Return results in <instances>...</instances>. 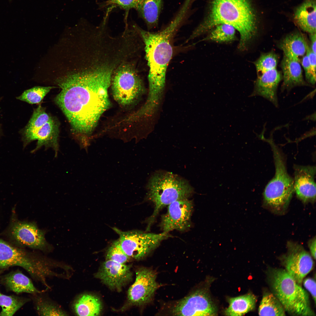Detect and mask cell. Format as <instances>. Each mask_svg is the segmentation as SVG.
Returning <instances> with one entry per match:
<instances>
[{
	"instance_id": "cell-1",
	"label": "cell",
	"mask_w": 316,
	"mask_h": 316,
	"mask_svg": "<svg viewBox=\"0 0 316 316\" xmlns=\"http://www.w3.org/2000/svg\"><path fill=\"white\" fill-rule=\"evenodd\" d=\"M87 66L81 71L57 80L61 90L54 99L80 146L89 143L90 135L110 106L108 90L116 69L98 57L88 60Z\"/></svg>"
},
{
	"instance_id": "cell-2",
	"label": "cell",
	"mask_w": 316,
	"mask_h": 316,
	"mask_svg": "<svg viewBox=\"0 0 316 316\" xmlns=\"http://www.w3.org/2000/svg\"><path fill=\"white\" fill-rule=\"evenodd\" d=\"M188 16L185 9H180L166 28L156 32L133 25L145 44V56L149 68L148 79L149 96L151 97H157L164 90L167 66L173 54L172 39Z\"/></svg>"
},
{
	"instance_id": "cell-3",
	"label": "cell",
	"mask_w": 316,
	"mask_h": 316,
	"mask_svg": "<svg viewBox=\"0 0 316 316\" xmlns=\"http://www.w3.org/2000/svg\"><path fill=\"white\" fill-rule=\"evenodd\" d=\"M206 17L193 31L188 40L200 36L216 26L226 24L239 32L238 48L245 50L257 30L256 16L250 0H208Z\"/></svg>"
},
{
	"instance_id": "cell-4",
	"label": "cell",
	"mask_w": 316,
	"mask_h": 316,
	"mask_svg": "<svg viewBox=\"0 0 316 316\" xmlns=\"http://www.w3.org/2000/svg\"><path fill=\"white\" fill-rule=\"evenodd\" d=\"M147 188V198L154 206L153 213L148 220L147 231L149 230L163 207L175 201L188 198L194 192L193 188L186 181L168 172L154 174L150 179Z\"/></svg>"
},
{
	"instance_id": "cell-5",
	"label": "cell",
	"mask_w": 316,
	"mask_h": 316,
	"mask_svg": "<svg viewBox=\"0 0 316 316\" xmlns=\"http://www.w3.org/2000/svg\"><path fill=\"white\" fill-rule=\"evenodd\" d=\"M262 140L272 148L275 170L274 177L265 189L264 202L272 211L281 213L287 208L294 192L293 179L287 172L285 157L272 136L268 139L263 137Z\"/></svg>"
},
{
	"instance_id": "cell-6",
	"label": "cell",
	"mask_w": 316,
	"mask_h": 316,
	"mask_svg": "<svg viewBox=\"0 0 316 316\" xmlns=\"http://www.w3.org/2000/svg\"><path fill=\"white\" fill-rule=\"evenodd\" d=\"M270 276L273 294L286 312L292 315H315L310 306L308 293L286 270L274 269Z\"/></svg>"
},
{
	"instance_id": "cell-7",
	"label": "cell",
	"mask_w": 316,
	"mask_h": 316,
	"mask_svg": "<svg viewBox=\"0 0 316 316\" xmlns=\"http://www.w3.org/2000/svg\"><path fill=\"white\" fill-rule=\"evenodd\" d=\"M59 124L56 120L47 113L40 104L34 110L28 123L22 131L23 147L34 140H37L33 153L44 146L46 149L52 148L56 157L59 150Z\"/></svg>"
},
{
	"instance_id": "cell-8",
	"label": "cell",
	"mask_w": 316,
	"mask_h": 316,
	"mask_svg": "<svg viewBox=\"0 0 316 316\" xmlns=\"http://www.w3.org/2000/svg\"><path fill=\"white\" fill-rule=\"evenodd\" d=\"M131 59L121 64L112 75L111 84L112 95L120 104L133 103L145 91L142 80Z\"/></svg>"
},
{
	"instance_id": "cell-9",
	"label": "cell",
	"mask_w": 316,
	"mask_h": 316,
	"mask_svg": "<svg viewBox=\"0 0 316 316\" xmlns=\"http://www.w3.org/2000/svg\"><path fill=\"white\" fill-rule=\"evenodd\" d=\"M14 266L22 267L41 281L45 279L50 269L47 262L34 259L24 250L0 239V268Z\"/></svg>"
},
{
	"instance_id": "cell-10",
	"label": "cell",
	"mask_w": 316,
	"mask_h": 316,
	"mask_svg": "<svg viewBox=\"0 0 316 316\" xmlns=\"http://www.w3.org/2000/svg\"><path fill=\"white\" fill-rule=\"evenodd\" d=\"M118 234L121 246L130 258L139 260L145 257L157 248L160 243L170 236L168 233H159L138 231H123L114 228Z\"/></svg>"
},
{
	"instance_id": "cell-11",
	"label": "cell",
	"mask_w": 316,
	"mask_h": 316,
	"mask_svg": "<svg viewBox=\"0 0 316 316\" xmlns=\"http://www.w3.org/2000/svg\"><path fill=\"white\" fill-rule=\"evenodd\" d=\"M174 315L215 316L217 309L208 293L199 290L183 298L171 310Z\"/></svg>"
},
{
	"instance_id": "cell-12",
	"label": "cell",
	"mask_w": 316,
	"mask_h": 316,
	"mask_svg": "<svg viewBox=\"0 0 316 316\" xmlns=\"http://www.w3.org/2000/svg\"><path fill=\"white\" fill-rule=\"evenodd\" d=\"M135 280L128 292L129 302L141 305L150 302L159 287L156 281V273L152 270L141 267L137 270Z\"/></svg>"
},
{
	"instance_id": "cell-13",
	"label": "cell",
	"mask_w": 316,
	"mask_h": 316,
	"mask_svg": "<svg viewBox=\"0 0 316 316\" xmlns=\"http://www.w3.org/2000/svg\"><path fill=\"white\" fill-rule=\"evenodd\" d=\"M193 209L192 201L188 198L178 200L168 205L160 224L163 232L168 233L174 230L183 231L188 229Z\"/></svg>"
},
{
	"instance_id": "cell-14",
	"label": "cell",
	"mask_w": 316,
	"mask_h": 316,
	"mask_svg": "<svg viewBox=\"0 0 316 316\" xmlns=\"http://www.w3.org/2000/svg\"><path fill=\"white\" fill-rule=\"evenodd\" d=\"M287 247L288 252L284 260L286 270L298 284H301L312 269L313 260L301 245L288 242Z\"/></svg>"
},
{
	"instance_id": "cell-15",
	"label": "cell",
	"mask_w": 316,
	"mask_h": 316,
	"mask_svg": "<svg viewBox=\"0 0 316 316\" xmlns=\"http://www.w3.org/2000/svg\"><path fill=\"white\" fill-rule=\"evenodd\" d=\"M10 232L12 238L20 245L42 250L47 248L44 232L35 223L15 221L12 224Z\"/></svg>"
},
{
	"instance_id": "cell-16",
	"label": "cell",
	"mask_w": 316,
	"mask_h": 316,
	"mask_svg": "<svg viewBox=\"0 0 316 316\" xmlns=\"http://www.w3.org/2000/svg\"><path fill=\"white\" fill-rule=\"evenodd\" d=\"M294 169V191L297 197L304 203H314L316 199L315 166L295 165Z\"/></svg>"
},
{
	"instance_id": "cell-17",
	"label": "cell",
	"mask_w": 316,
	"mask_h": 316,
	"mask_svg": "<svg viewBox=\"0 0 316 316\" xmlns=\"http://www.w3.org/2000/svg\"><path fill=\"white\" fill-rule=\"evenodd\" d=\"M132 275L129 265L106 260L96 276L110 288L120 291L131 280Z\"/></svg>"
},
{
	"instance_id": "cell-18",
	"label": "cell",
	"mask_w": 316,
	"mask_h": 316,
	"mask_svg": "<svg viewBox=\"0 0 316 316\" xmlns=\"http://www.w3.org/2000/svg\"><path fill=\"white\" fill-rule=\"evenodd\" d=\"M281 79L280 73L276 68L269 70L258 75L254 90L250 96L262 97L278 107L277 89Z\"/></svg>"
},
{
	"instance_id": "cell-19",
	"label": "cell",
	"mask_w": 316,
	"mask_h": 316,
	"mask_svg": "<svg viewBox=\"0 0 316 316\" xmlns=\"http://www.w3.org/2000/svg\"><path fill=\"white\" fill-rule=\"evenodd\" d=\"M300 61L284 56L281 63L283 81L281 91L288 92L295 87L308 86L304 80Z\"/></svg>"
},
{
	"instance_id": "cell-20",
	"label": "cell",
	"mask_w": 316,
	"mask_h": 316,
	"mask_svg": "<svg viewBox=\"0 0 316 316\" xmlns=\"http://www.w3.org/2000/svg\"><path fill=\"white\" fill-rule=\"evenodd\" d=\"M296 23L303 30L316 33V1L305 0L296 9L294 15Z\"/></svg>"
},
{
	"instance_id": "cell-21",
	"label": "cell",
	"mask_w": 316,
	"mask_h": 316,
	"mask_svg": "<svg viewBox=\"0 0 316 316\" xmlns=\"http://www.w3.org/2000/svg\"><path fill=\"white\" fill-rule=\"evenodd\" d=\"M308 45L304 36L299 32L291 33L286 36L281 41L280 47L284 56L297 59L306 54Z\"/></svg>"
},
{
	"instance_id": "cell-22",
	"label": "cell",
	"mask_w": 316,
	"mask_h": 316,
	"mask_svg": "<svg viewBox=\"0 0 316 316\" xmlns=\"http://www.w3.org/2000/svg\"><path fill=\"white\" fill-rule=\"evenodd\" d=\"M163 6V0H140L136 8L149 29L156 27Z\"/></svg>"
},
{
	"instance_id": "cell-23",
	"label": "cell",
	"mask_w": 316,
	"mask_h": 316,
	"mask_svg": "<svg viewBox=\"0 0 316 316\" xmlns=\"http://www.w3.org/2000/svg\"><path fill=\"white\" fill-rule=\"evenodd\" d=\"M229 306L224 311L227 316L243 315L253 310L257 301L255 296L251 293L228 299Z\"/></svg>"
},
{
	"instance_id": "cell-24",
	"label": "cell",
	"mask_w": 316,
	"mask_h": 316,
	"mask_svg": "<svg viewBox=\"0 0 316 316\" xmlns=\"http://www.w3.org/2000/svg\"><path fill=\"white\" fill-rule=\"evenodd\" d=\"M73 307L75 313L79 316H98L102 309V304L98 298L87 294L78 298Z\"/></svg>"
},
{
	"instance_id": "cell-25",
	"label": "cell",
	"mask_w": 316,
	"mask_h": 316,
	"mask_svg": "<svg viewBox=\"0 0 316 316\" xmlns=\"http://www.w3.org/2000/svg\"><path fill=\"white\" fill-rule=\"evenodd\" d=\"M7 287L17 293L25 292L32 294L40 293L30 279L20 272H16L7 275L4 278Z\"/></svg>"
},
{
	"instance_id": "cell-26",
	"label": "cell",
	"mask_w": 316,
	"mask_h": 316,
	"mask_svg": "<svg viewBox=\"0 0 316 316\" xmlns=\"http://www.w3.org/2000/svg\"><path fill=\"white\" fill-rule=\"evenodd\" d=\"M286 311L278 299L273 294L263 295L258 309L260 316H285Z\"/></svg>"
},
{
	"instance_id": "cell-27",
	"label": "cell",
	"mask_w": 316,
	"mask_h": 316,
	"mask_svg": "<svg viewBox=\"0 0 316 316\" xmlns=\"http://www.w3.org/2000/svg\"><path fill=\"white\" fill-rule=\"evenodd\" d=\"M209 35L204 40H209L219 42H228L236 38L235 29L232 26L222 24L215 26Z\"/></svg>"
},
{
	"instance_id": "cell-28",
	"label": "cell",
	"mask_w": 316,
	"mask_h": 316,
	"mask_svg": "<svg viewBox=\"0 0 316 316\" xmlns=\"http://www.w3.org/2000/svg\"><path fill=\"white\" fill-rule=\"evenodd\" d=\"M27 300L26 299L6 296L0 293V306L2 308L0 316H12Z\"/></svg>"
},
{
	"instance_id": "cell-29",
	"label": "cell",
	"mask_w": 316,
	"mask_h": 316,
	"mask_svg": "<svg viewBox=\"0 0 316 316\" xmlns=\"http://www.w3.org/2000/svg\"><path fill=\"white\" fill-rule=\"evenodd\" d=\"M55 87L35 86L24 91L17 99L31 104L40 103L50 90Z\"/></svg>"
},
{
	"instance_id": "cell-30",
	"label": "cell",
	"mask_w": 316,
	"mask_h": 316,
	"mask_svg": "<svg viewBox=\"0 0 316 316\" xmlns=\"http://www.w3.org/2000/svg\"><path fill=\"white\" fill-rule=\"evenodd\" d=\"M36 306L37 313L40 315H68L67 313L58 305L40 297L36 299Z\"/></svg>"
},
{
	"instance_id": "cell-31",
	"label": "cell",
	"mask_w": 316,
	"mask_h": 316,
	"mask_svg": "<svg viewBox=\"0 0 316 316\" xmlns=\"http://www.w3.org/2000/svg\"><path fill=\"white\" fill-rule=\"evenodd\" d=\"M277 63V56L273 53L262 54L255 63L258 75L269 70L276 68Z\"/></svg>"
},
{
	"instance_id": "cell-32",
	"label": "cell",
	"mask_w": 316,
	"mask_h": 316,
	"mask_svg": "<svg viewBox=\"0 0 316 316\" xmlns=\"http://www.w3.org/2000/svg\"><path fill=\"white\" fill-rule=\"evenodd\" d=\"M129 258L122 249L118 239L114 241L108 249L106 260L125 264Z\"/></svg>"
},
{
	"instance_id": "cell-33",
	"label": "cell",
	"mask_w": 316,
	"mask_h": 316,
	"mask_svg": "<svg viewBox=\"0 0 316 316\" xmlns=\"http://www.w3.org/2000/svg\"><path fill=\"white\" fill-rule=\"evenodd\" d=\"M140 0H107L101 4V7L118 6L127 12L132 8L136 9Z\"/></svg>"
},
{
	"instance_id": "cell-34",
	"label": "cell",
	"mask_w": 316,
	"mask_h": 316,
	"mask_svg": "<svg viewBox=\"0 0 316 316\" xmlns=\"http://www.w3.org/2000/svg\"><path fill=\"white\" fill-rule=\"evenodd\" d=\"M301 63L305 71L306 80L310 84L315 85L316 81L312 78L308 58L306 54L303 57Z\"/></svg>"
},
{
	"instance_id": "cell-35",
	"label": "cell",
	"mask_w": 316,
	"mask_h": 316,
	"mask_svg": "<svg viewBox=\"0 0 316 316\" xmlns=\"http://www.w3.org/2000/svg\"><path fill=\"white\" fill-rule=\"evenodd\" d=\"M303 283L305 288L309 291L312 295L314 303L315 304L316 294L315 280L313 279L308 278L304 280Z\"/></svg>"
},
{
	"instance_id": "cell-36",
	"label": "cell",
	"mask_w": 316,
	"mask_h": 316,
	"mask_svg": "<svg viewBox=\"0 0 316 316\" xmlns=\"http://www.w3.org/2000/svg\"><path fill=\"white\" fill-rule=\"evenodd\" d=\"M306 54L308 58L312 78L316 81V54L312 52L309 46Z\"/></svg>"
},
{
	"instance_id": "cell-37",
	"label": "cell",
	"mask_w": 316,
	"mask_h": 316,
	"mask_svg": "<svg viewBox=\"0 0 316 316\" xmlns=\"http://www.w3.org/2000/svg\"><path fill=\"white\" fill-rule=\"evenodd\" d=\"M316 244L315 237L310 239L308 243L311 256L315 260L316 259Z\"/></svg>"
},
{
	"instance_id": "cell-38",
	"label": "cell",
	"mask_w": 316,
	"mask_h": 316,
	"mask_svg": "<svg viewBox=\"0 0 316 316\" xmlns=\"http://www.w3.org/2000/svg\"><path fill=\"white\" fill-rule=\"evenodd\" d=\"M310 34L311 46L310 47L312 52L316 54V33Z\"/></svg>"
}]
</instances>
